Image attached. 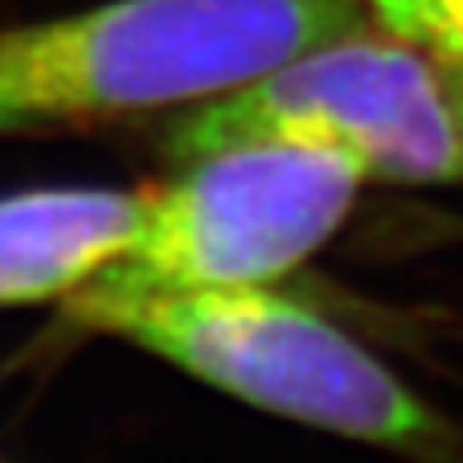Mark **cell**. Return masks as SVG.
I'll return each instance as SVG.
<instances>
[{
	"mask_svg": "<svg viewBox=\"0 0 463 463\" xmlns=\"http://www.w3.org/2000/svg\"><path fill=\"white\" fill-rule=\"evenodd\" d=\"M236 143L336 151L383 182L463 178L444 66L398 35H367V27L317 43L255 81L209 97L170 132V155L185 163Z\"/></svg>",
	"mask_w": 463,
	"mask_h": 463,
	"instance_id": "cell-3",
	"label": "cell"
},
{
	"mask_svg": "<svg viewBox=\"0 0 463 463\" xmlns=\"http://www.w3.org/2000/svg\"><path fill=\"white\" fill-rule=\"evenodd\" d=\"M147 190H32L0 197V306L74 294L136 243Z\"/></svg>",
	"mask_w": 463,
	"mask_h": 463,
	"instance_id": "cell-5",
	"label": "cell"
},
{
	"mask_svg": "<svg viewBox=\"0 0 463 463\" xmlns=\"http://www.w3.org/2000/svg\"><path fill=\"white\" fill-rule=\"evenodd\" d=\"M364 178L347 155L298 143H236L185 158L170 185L147 190L132 248L74 294L147 298L274 282L344 224Z\"/></svg>",
	"mask_w": 463,
	"mask_h": 463,
	"instance_id": "cell-4",
	"label": "cell"
},
{
	"mask_svg": "<svg viewBox=\"0 0 463 463\" xmlns=\"http://www.w3.org/2000/svg\"><path fill=\"white\" fill-rule=\"evenodd\" d=\"M444 66V62H440ZM448 74V90H452V100H456V120H459V143H463V66H444Z\"/></svg>",
	"mask_w": 463,
	"mask_h": 463,
	"instance_id": "cell-7",
	"label": "cell"
},
{
	"mask_svg": "<svg viewBox=\"0 0 463 463\" xmlns=\"http://www.w3.org/2000/svg\"><path fill=\"white\" fill-rule=\"evenodd\" d=\"M367 27V0H112L0 32V128L209 100Z\"/></svg>",
	"mask_w": 463,
	"mask_h": 463,
	"instance_id": "cell-1",
	"label": "cell"
},
{
	"mask_svg": "<svg viewBox=\"0 0 463 463\" xmlns=\"http://www.w3.org/2000/svg\"><path fill=\"white\" fill-rule=\"evenodd\" d=\"M390 35L429 51L444 66H463V0H367Z\"/></svg>",
	"mask_w": 463,
	"mask_h": 463,
	"instance_id": "cell-6",
	"label": "cell"
},
{
	"mask_svg": "<svg viewBox=\"0 0 463 463\" xmlns=\"http://www.w3.org/2000/svg\"><path fill=\"white\" fill-rule=\"evenodd\" d=\"M66 317L289 421L405 452L440 440V417L417 390L270 282L147 298L70 294Z\"/></svg>",
	"mask_w": 463,
	"mask_h": 463,
	"instance_id": "cell-2",
	"label": "cell"
}]
</instances>
